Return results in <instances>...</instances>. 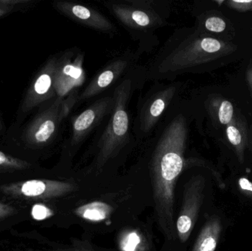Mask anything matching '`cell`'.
Segmentation results:
<instances>
[{
	"mask_svg": "<svg viewBox=\"0 0 252 251\" xmlns=\"http://www.w3.org/2000/svg\"><path fill=\"white\" fill-rule=\"evenodd\" d=\"M188 125L182 113L176 115L163 131L153 154V189L156 215L167 240H174V191L185 166Z\"/></svg>",
	"mask_w": 252,
	"mask_h": 251,
	"instance_id": "cell-1",
	"label": "cell"
},
{
	"mask_svg": "<svg viewBox=\"0 0 252 251\" xmlns=\"http://www.w3.org/2000/svg\"><path fill=\"white\" fill-rule=\"evenodd\" d=\"M231 43L212 37L192 36L176 42L173 38L148 69L151 79H171L192 68L217 60L235 51Z\"/></svg>",
	"mask_w": 252,
	"mask_h": 251,
	"instance_id": "cell-2",
	"label": "cell"
},
{
	"mask_svg": "<svg viewBox=\"0 0 252 251\" xmlns=\"http://www.w3.org/2000/svg\"><path fill=\"white\" fill-rule=\"evenodd\" d=\"M78 91L65 98L56 97L38 108L33 117L18 128L13 139L32 148H42L59 137L63 119L78 102Z\"/></svg>",
	"mask_w": 252,
	"mask_h": 251,
	"instance_id": "cell-3",
	"label": "cell"
},
{
	"mask_svg": "<svg viewBox=\"0 0 252 251\" xmlns=\"http://www.w3.org/2000/svg\"><path fill=\"white\" fill-rule=\"evenodd\" d=\"M131 72L130 70L114 91L115 103L112 116L97 144V168L103 167L109 159L121 151L130 139L128 103L137 77L132 75Z\"/></svg>",
	"mask_w": 252,
	"mask_h": 251,
	"instance_id": "cell-4",
	"label": "cell"
},
{
	"mask_svg": "<svg viewBox=\"0 0 252 251\" xmlns=\"http://www.w3.org/2000/svg\"><path fill=\"white\" fill-rule=\"evenodd\" d=\"M106 7L132 35H151L167 24L157 1H129L105 2Z\"/></svg>",
	"mask_w": 252,
	"mask_h": 251,
	"instance_id": "cell-5",
	"label": "cell"
},
{
	"mask_svg": "<svg viewBox=\"0 0 252 251\" xmlns=\"http://www.w3.org/2000/svg\"><path fill=\"white\" fill-rule=\"evenodd\" d=\"M59 60L56 56L49 58L32 80L18 111L16 125H20L34 109L56 97L55 80Z\"/></svg>",
	"mask_w": 252,
	"mask_h": 251,
	"instance_id": "cell-6",
	"label": "cell"
},
{
	"mask_svg": "<svg viewBox=\"0 0 252 251\" xmlns=\"http://www.w3.org/2000/svg\"><path fill=\"white\" fill-rule=\"evenodd\" d=\"M114 103L113 94L102 97L72 119V133L69 141L71 148L79 147L97 125L112 113Z\"/></svg>",
	"mask_w": 252,
	"mask_h": 251,
	"instance_id": "cell-7",
	"label": "cell"
},
{
	"mask_svg": "<svg viewBox=\"0 0 252 251\" xmlns=\"http://www.w3.org/2000/svg\"><path fill=\"white\" fill-rule=\"evenodd\" d=\"M84 55L68 52L59 57V66L55 80L56 97L65 98L78 91L85 81V71L83 67Z\"/></svg>",
	"mask_w": 252,
	"mask_h": 251,
	"instance_id": "cell-8",
	"label": "cell"
},
{
	"mask_svg": "<svg viewBox=\"0 0 252 251\" xmlns=\"http://www.w3.org/2000/svg\"><path fill=\"white\" fill-rule=\"evenodd\" d=\"M195 177L187 184L184 192L182 210L176 221V229L182 243L189 238L197 219L201 199L204 181Z\"/></svg>",
	"mask_w": 252,
	"mask_h": 251,
	"instance_id": "cell-9",
	"label": "cell"
},
{
	"mask_svg": "<svg viewBox=\"0 0 252 251\" xmlns=\"http://www.w3.org/2000/svg\"><path fill=\"white\" fill-rule=\"evenodd\" d=\"M176 84H171L156 91L144 103L139 117L137 131L139 136H146L152 131L170 103L176 97Z\"/></svg>",
	"mask_w": 252,
	"mask_h": 251,
	"instance_id": "cell-10",
	"label": "cell"
},
{
	"mask_svg": "<svg viewBox=\"0 0 252 251\" xmlns=\"http://www.w3.org/2000/svg\"><path fill=\"white\" fill-rule=\"evenodd\" d=\"M53 7L77 23L94 30L107 34H115L118 31L112 22L93 7L71 1H56Z\"/></svg>",
	"mask_w": 252,
	"mask_h": 251,
	"instance_id": "cell-11",
	"label": "cell"
},
{
	"mask_svg": "<svg viewBox=\"0 0 252 251\" xmlns=\"http://www.w3.org/2000/svg\"><path fill=\"white\" fill-rule=\"evenodd\" d=\"M134 57L131 54H126L106 65L78 95V102L87 101L107 89L126 70L130 69Z\"/></svg>",
	"mask_w": 252,
	"mask_h": 251,
	"instance_id": "cell-12",
	"label": "cell"
},
{
	"mask_svg": "<svg viewBox=\"0 0 252 251\" xmlns=\"http://www.w3.org/2000/svg\"><path fill=\"white\" fill-rule=\"evenodd\" d=\"M113 209L107 203L94 201L77 208L75 213L77 216L92 222H101L110 217Z\"/></svg>",
	"mask_w": 252,
	"mask_h": 251,
	"instance_id": "cell-13",
	"label": "cell"
},
{
	"mask_svg": "<svg viewBox=\"0 0 252 251\" xmlns=\"http://www.w3.org/2000/svg\"><path fill=\"white\" fill-rule=\"evenodd\" d=\"M220 225L216 221L207 223L197 239L192 251H215L217 248Z\"/></svg>",
	"mask_w": 252,
	"mask_h": 251,
	"instance_id": "cell-14",
	"label": "cell"
},
{
	"mask_svg": "<svg viewBox=\"0 0 252 251\" xmlns=\"http://www.w3.org/2000/svg\"><path fill=\"white\" fill-rule=\"evenodd\" d=\"M226 137L232 146L236 149L240 157H243L244 149L246 144L245 134L243 133L242 128L237 123L235 119H232V122L226 125Z\"/></svg>",
	"mask_w": 252,
	"mask_h": 251,
	"instance_id": "cell-15",
	"label": "cell"
},
{
	"mask_svg": "<svg viewBox=\"0 0 252 251\" xmlns=\"http://www.w3.org/2000/svg\"><path fill=\"white\" fill-rule=\"evenodd\" d=\"M142 244V239L137 232L130 231L122 237L120 247L123 251H138Z\"/></svg>",
	"mask_w": 252,
	"mask_h": 251,
	"instance_id": "cell-16",
	"label": "cell"
},
{
	"mask_svg": "<svg viewBox=\"0 0 252 251\" xmlns=\"http://www.w3.org/2000/svg\"><path fill=\"white\" fill-rule=\"evenodd\" d=\"M234 118L233 105L229 100H223L219 110V119L220 124L228 125Z\"/></svg>",
	"mask_w": 252,
	"mask_h": 251,
	"instance_id": "cell-17",
	"label": "cell"
},
{
	"mask_svg": "<svg viewBox=\"0 0 252 251\" xmlns=\"http://www.w3.org/2000/svg\"><path fill=\"white\" fill-rule=\"evenodd\" d=\"M204 27L210 32H221L226 29V22L219 16H210L204 22Z\"/></svg>",
	"mask_w": 252,
	"mask_h": 251,
	"instance_id": "cell-18",
	"label": "cell"
},
{
	"mask_svg": "<svg viewBox=\"0 0 252 251\" xmlns=\"http://www.w3.org/2000/svg\"><path fill=\"white\" fill-rule=\"evenodd\" d=\"M228 7L239 12L252 11V0L247 1H238V0H230L226 1Z\"/></svg>",
	"mask_w": 252,
	"mask_h": 251,
	"instance_id": "cell-19",
	"label": "cell"
},
{
	"mask_svg": "<svg viewBox=\"0 0 252 251\" xmlns=\"http://www.w3.org/2000/svg\"><path fill=\"white\" fill-rule=\"evenodd\" d=\"M52 212L43 205H35L32 210V215L34 219L37 221H42L51 216Z\"/></svg>",
	"mask_w": 252,
	"mask_h": 251,
	"instance_id": "cell-20",
	"label": "cell"
},
{
	"mask_svg": "<svg viewBox=\"0 0 252 251\" xmlns=\"http://www.w3.org/2000/svg\"><path fill=\"white\" fill-rule=\"evenodd\" d=\"M31 2H32L31 0H0L1 5L8 6L17 10L29 5L30 3Z\"/></svg>",
	"mask_w": 252,
	"mask_h": 251,
	"instance_id": "cell-21",
	"label": "cell"
},
{
	"mask_svg": "<svg viewBox=\"0 0 252 251\" xmlns=\"http://www.w3.org/2000/svg\"><path fill=\"white\" fill-rule=\"evenodd\" d=\"M239 185L241 188L247 191L252 193V183L250 182L247 178H242L239 180Z\"/></svg>",
	"mask_w": 252,
	"mask_h": 251,
	"instance_id": "cell-22",
	"label": "cell"
},
{
	"mask_svg": "<svg viewBox=\"0 0 252 251\" xmlns=\"http://www.w3.org/2000/svg\"><path fill=\"white\" fill-rule=\"evenodd\" d=\"M13 7H8V6L1 5L0 4V17L5 16L8 13H11L14 10Z\"/></svg>",
	"mask_w": 252,
	"mask_h": 251,
	"instance_id": "cell-23",
	"label": "cell"
},
{
	"mask_svg": "<svg viewBox=\"0 0 252 251\" xmlns=\"http://www.w3.org/2000/svg\"><path fill=\"white\" fill-rule=\"evenodd\" d=\"M247 80L252 91V66H250L247 71Z\"/></svg>",
	"mask_w": 252,
	"mask_h": 251,
	"instance_id": "cell-24",
	"label": "cell"
},
{
	"mask_svg": "<svg viewBox=\"0 0 252 251\" xmlns=\"http://www.w3.org/2000/svg\"><path fill=\"white\" fill-rule=\"evenodd\" d=\"M4 131V125H3L2 122H1V119H0V134H2Z\"/></svg>",
	"mask_w": 252,
	"mask_h": 251,
	"instance_id": "cell-25",
	"label": "cell"
}]
</instances>
